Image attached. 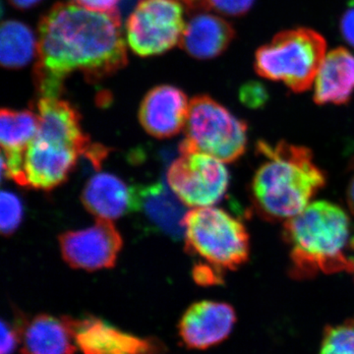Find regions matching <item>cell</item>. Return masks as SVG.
<instances>
[{
    "label": "cell",
    "mask_w": 354,
    "mask_h": 354,
    "mask_svg": "<svg viewBox=\"0 0 354 354\" xmlns=\"http://www.w3.org/2000/svg\"><path fill=\"white\" fill-rule=\"evenodd\" d=\"M120 1V0H74L78 6L95 11L114 10Z\"/></svg>",
    "instance_id": "29"
},
{
    "label": "cell",
    "mask_w": 354,
    "mask_h": 354,
    "mask_svg": "<svg viewBox=\"0 0 354 354\" xmlns=\"http://www.w3.org/2000/svg\"><path fill=\"white\" fill-rule=\"evenodd\" d=\"M71 319L39 315L23 333V354H75Z\"/></svg>",
    "instance_id": "20"
},
{
    "label": "cell",
    "mask_w": 354,
    "mask_h": 354,
    "mask_svg": "<svg viewBox=\"0 0 354 354\" xmlns=\"http://www.w3.org/2000/svg\"><path fill=\"white\" fill-rule=\"evenodd\" d=\"M234 36V28L223 18L199 13L185 25L178 44L190 57L212 59L227 50Z\"/></svg>",
    "instance_id": "16"
},
{
    "label": "cell",
    "mask_w": 354,
    "mask_h": 354,
    "mask_svg": "<svg viewBox=\"0 0 354 354\" xmlns=\"http://www.w3.org/2000/svg\"><path fill=\"white\" fill-rule=\"evenodd\" d=\"M23 218V206L19 198L7 191L0 195V228L4 236H9L19 227Z\"/></svg>",
    "instance_id": "23"
},
{
    "label": "cell",
    "mask_w": 354,
    "mask_h": 354,
    "mask_svg": "<svg viewBox=\"0 0 354 354\" xmlns=\"http://www.w3.org/2000/svg\"><path fill=\"white\" fill-rule=\"evenodd\" d=\"M79 156L73 149L53 145L34 137L25 153L28 187L48 191L64 183L75 167Z\"/></svg>",
    "instance_id": "14"
},
{
    "label": "cell",
    "mask_w": 354,
    "mask_h": 354,
    "mask_svg": "<svg viewBox=\"0 0 354 354\" xmlns=\"http://www.w3.org/2000/svg\"><path fill=\"white\" fill-rule=\"evenodd\" d=\"M255 0H201L199 9L213 10L221 15L241 17L252 8Z\"/></svg>",
    "instance_id": "24"
},
{
    "label": "cell",
    "mask_w": 354,
    "mask_h": 354,
    "mask_svg": "<svg viewBox=\"0 0 354 354\" xmlns=\"http://www.w3.org/2000/svg\"><path fill=\"white\" fill-rule=\"evenodd\" d=\"M193 278L198 285H221L223 283V272L214 266L200 263L193 269Z\"/></svg>",
    "instance_id": "26"
},
{
    "label": "cell",
    "mask_w": 354,
    "mask_h": 354,
    "mask_svg": "<svg viewBox=\"0 0 354 354\" xmlns=\"http://www.w3.org/2000/svg\"><path fill=\"white\" fill-rule=\"evenodd\" d=\"M351 274H353V277H354V258H353V270H351Z\"/></svg>",
    "instance_id": "34"
},
{
    "label": "cell",
    "mask_w": 354,
    "mask_h": 354,
    "mask_svg": "<svg viewBox=\"0 0 354 354\" xmlns=\"http://www.w3.org/2000/svg\"><path fill=\"white\" fill-rule=\"evenodd\" d=\"M322 35L309 28L279 32L255 53L254 68L263 78L285 84L292 92L309 90L327 55Z\"/></svg>",
    "instance_id": "4"
},
{
    "label": "cell",
    "mask_w": 354,
    "mask_h": 354,
    "mask_svg": "<svg viewBox=\"0 0 354 354\" xmlns=\"http://www.w3.org/2000/svg\"><path fill=\"white\" fill-rule=\"evenodd\" d=\"M38 114L32 111H0V144H1L2 178L13 179L28 187L24 171L25 153L38 131Z\"/></svg>",
    "instance_id": "13"
},
{
    "label": "cell",
    "mask_w": 354,
    "mask_h": 354,
    "mask_svg": "<svg viewBox=\"0 0 354 354\" xmlns=\"http://www.w3.org/2000/svg\"><path fill=\"white\" fill-rule=\"evenodd\" d=\"M38 131L35 138L53 145L73 149L85 156L95 169L101 167L109 149L92 143L81 127V115L69 102L62 97H39L37 102Z\"/></svg>",
    "instance_id": "9"
},
{
    "label": "cell",
    "mask_w": 354,
    "mask_h": 354,
    "mask_svg": "<svg viewBox=\"0 0 354 354\" xmlns=\"http://www.w3.org/2000/svg\"><path fill=\"white\" fill-rule=\"evenodd\" d=\"M265 158L254 174L251 191L254 207L269 221H288L311 203L326 184V176L305 147L279 142H258Z\"/></svg>",
    "instance_id": "2"
},
{
    "label": "cell",
    "mask_w": 354,
    "mask_h": 354,
    "mask_svg": "<svg viewBox=\"0 0 354 354\" xmlns=\"http://www.w3.org/2000/svg\"><path fill=\"white\" fill-rule=\"evenodd\" d=\"M346 200L351 213L354 215V176L348 184V191H346Z\"/></svg>",
    "instance_id": "31"
},
{
    "label": "cell",
    "mask_w": 354,
    "mask_h": 354,
    "mask_svg": "<svg viewBox=\"0 0 354 354\" xmlns=\"http://www.w3.org/2000/svg\"><path fill=\"white\" fill-rule=\"evenodd\" d=\"M239 97L242 104L250 109H259L268 101V92L262 84L248 82L242 86Z\"/></svg>",
    "instance_id": "25"
},
{
    "label": "cell",
    "mask_w": 354,
    "mask_h": 354,
    "mask_svg": "<svg viewBox=\"0 0 354 354\" xmlns=\"http://www.w3.org/2000/svg\"><path fill=\"white\" fill-rule=\"evenodd\" d=\"M38 39L29 26L4 21L0 30V62L7 69H19L36 57Z\"/></svg>",
    "instance_id": "21"
},
{
    "label": "cell",
    "mask_w": 354,
    "mask_h": 354,
    "mask_svg": "<svg viewBox=\"0 0 354 354\" xmlns=\"http://www.w3.org/2000/svg\"><path fill=\"white\" fill-rule=\"evenodd\" d=\"M127 44L118 9L95 11L58 2L39 20L32 79L39 97H62L74 72L99 82L124 68Z\"/></svg>",
    "instance_id": "1"
},
{
    "label": "cell",
    "mask_w": 354,
    "mask_h": 354,
    "mask_svg": "<svg viewBox=\"0 0 354 354\" xmlns=\"http://www.w3.org/2000/svg\"><path fill=\"white\" fill-rule=\"evenodd\" d=\"M320 354H354V318L326 328Z\"/></svg>",
    "instance_id": "22"
},
{
    "label": "cell",
    "mask_w": 354,
    "mask_h": 354,
    "mask_svg": "<svg viewBox=\"0 0 354 354\" xmlns=\"http://www.w3.org/2000/svg\"><path fill=\"white\" fill-rule=\"evenodd\" d=\"M339 31L346 43L354 48V6L348 7L339 21Z\"/></svg>",
    "instance_id": "27"
},
{
    "label": "cell",
    "mask_w": 354,
    "mask_h": 354,
    "mask_svg": "<svg viewBox=\"0 0 354 354\" xmlns=\"http://www.w3.org/2000/svg\"><path fill=\"white\" fill-rule=\"evenodd\" d=\"M317 104H344L354 93V55L344 48L330 50L324 58L314 88Z\"/></svg>",
    "instance_id": "17"
},
{
    "label": "cell",
    "mask_w": 354,
    "mask_h": 354,
    "mask_svg": "<svg viewBox=\"0 0 354 354\" xmlns=\"http://www.w3.org/2000/svg\"><path fill=\"white\" fill-rule=\"evenodd\" d=\"M8 1L15 8L27 10V9L38 6L41 0H8Z\"/></svg>",
    "instance_id": "30"
},
{
    "label": "cell",
    "mask_w": 354,
    "mask_h": 354,
    "mask_svg": "<svg viewBox=\"0 0 354 354\" xmlns=\"http://www.w3.org/2000/svg\"><path fill=\"white\" fill-rule=\"evenodd\" d=\"M132 211L142 212L147 220L165 234L179 239L185 234V206L174 191L162 183L132 188Z\"/></svg>",
    "instance_id": "15"
},
{
    "label": "cell",
    "mask_w": 354,
    "mask_h": 354,
    "mask_svg": "<svg viewBox=\"0 0 354 354\" xmlns=\"http://www.w3.org/2000/svg\"><path fill=\"white\" fill-rule=\"evenodd\" d=\"M349 245H351V248L354 249V235L351 239V241H349Z\"/></svg>",
    "instance_id": "33"
},
{
    "label": "cell",
    "mask_w": 354,
    "mask_h": 354,
    "mask_svg": "<svg viewBox=\"0 0 354 354\" xmlns=\"http://www.w3.org/2000/svg\"><path fill=\"white\" fill-rule=\"evenodd\" d=\"M236 322L234 307L223 302L203 300L186 310L179 333L186 346L206 349L227 339Z\"/></svg>",
    "instance_id": "12"
},
{
    "label": "cell",
    "mask_w": 354,
    "mask_h": 354,
    "mask_svg": "<svg viewBox=\"0 0 354 354\" xmlns=\"http://www.w3.org/2000/svg\"><path fill=\"white\" fill-rule=\"evenodd\" d=\"M72 325L76 344L85 354H143L149 346L97 319L72 320Z\"/></svg>",
    "instance_id": "19"
},
{
    "label": "cell",
    "mask_w": 354,
    "mask_h": 354,
    "mask_svg": "<svg viewBox=\"0 0 354 354\" xmlns=\"http://www.w3.org/2000/svg\"><path fill=\"white\" fill-rule=\"evenodd\" d=\"M186 250L221 271L235 270L248 260L250 241L243 223L223 209L194 208L183 221Z\"/></svg>",
    "instance_id": "5"
},
{
    "label": "cell",
    "mask_w": 354,
    "mask_h": 354,
    "mask_svg": "<svg viewBox=\"0 0 354 354\" xmlns=\"http://www.w3.org/2000/svg\"><path fill=\"white\" fill-rule=\"evenodd\" d=\"M178 1H180L188 9H199L201 0H178Z\"/></svg>",
    "instance_id": "32"
},
{
    "label": "cell",
    "mask_w": 354,
    "mask_h": 354,
    "mask_svg": "<svg viewBox=\"0 0 354 354\" xmlns=\"http://www.w3.org/2000/svg\"><path fill=\"white\" fill-rule=\"evenodd\" d=\"M17 346V335L4 321L1 322V351L0 354H12Z\"/></svg>",
    "instance_id": "28"
},
{
    "label": "cell",
    "mask_w": 354,
    "mask_h": 354,
    "mask_svg": "<svg viewBox=\"0 0 354 354\" xmlns=\"http://www.w3.org/2000/svg\"><path fill=\"white\" fill-rule=\"evenodd\" d=\"M65 262L74 269L94 272L115 265L122 237L113 221L97 218L93 227L66 232L58 237Z\"/></svg>",
    "instance_id": "10"
},
{
    "label": "cell",
    "mask_w": 354,
    "mask_h": 354,
    "mask_svg": "<svg viewBox=\"0 0 354 354\" xmlns=\"http://www.w3.org/2000/svg\"><path fill=\"white\" fill-rule=\"evenodd\" d=\"M81 201L95 218L116 220L132 211V188L113 174H97L88 179Z\"/></svg>",
    "instance_id": "18"
},
{
    "label": "cell",
    "mask_w": 354,
    "mask_h": 354,
    "mask_svg": "<svg viewBox=\"0 0 354 354\" xmlns=\"http://www.w3.org/2000/svg\"><path fill=\"white\" fill-rule=\"evenodd\" d=\"M189 106L187 95L180 88L157 86L147 93L141 102L140 123L156 138H171L185 128Z\"/></svg>",
    "instance_id": "11"
},
{
    "label": "cell",
    "mask_w": 354,
    "mask_h": 354,
    "mask_svg": "<svg viewBox=\"0 0 354 354\" xmlns=\"http://www.w3.org/2000/svg\"><path fill=\"white\" fill-rule=\"evenodd\" d=\"M348 214L333 203L311 202L285 221L283 239L290 246L291 274L307 279L319 272H351L353 258L346 254L351 241Z\"/></svg>",
    "instance_id": "3"
},
{
    "label": "cell",
    "mask_w": 354,
    "mask_h": 354,
    "mask_svg": "<svg viewBox=\"0 0 354 354\" xmlns=\"http://www.w3.org/2000/svg\"><path fill=\"white\" fill-rule=\"evenodd\" d=\"M185 25L178 0H138L125 26L128 46L139 57L162 55L179 44Z\"/></svg>",
    "instance_id": "7"
},
{
    "label": "cell",
    "mask_w": 354,
    "mask_h": 354,
    "mask_svg": "<svg viewBox=\"0 0 354 354\" xmlns=\"http://www.w3.org/2000/svg\"><path fill=\"white\" fill-rule=\"evenodd\" d=\"M167 183L188 207H211L227 192L230 174L218 158L200 152L181 153L167 171Z\"/></svg>",
    "instance_id": "8"
},
{
    "label": "cell",
    "mask_w": 354,
    "mask_h": 354,
    "mask_svg": "<svg viewBox=\"0 0 354 354\" xmlns=\"http://www.w3.org/2000/svg\"><path fill=\"white\" fill-rule=\"evenodd\" d=\"M248 127L225 106L209 95H197L190 101L189 114L179 152H200L232 162L245 153Z\"/></svg>",
    "instance_id": "6"
}]
</instances>
